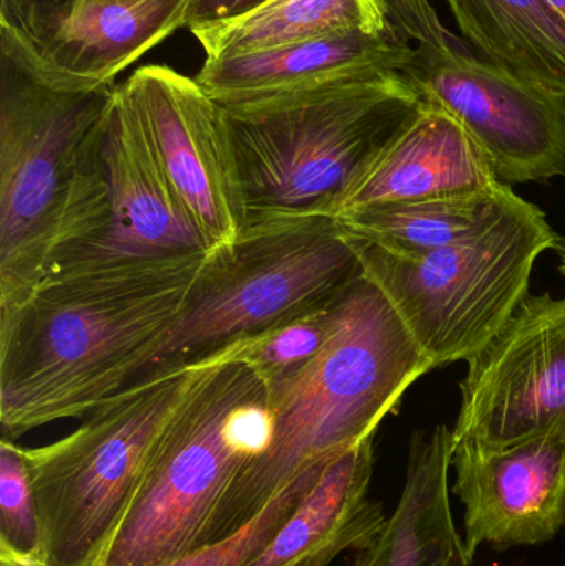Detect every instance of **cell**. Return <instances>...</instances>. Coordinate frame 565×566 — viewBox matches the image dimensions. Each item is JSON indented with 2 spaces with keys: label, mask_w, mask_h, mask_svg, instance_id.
Returning a JSON list of instances; mask_svg holds the SVG:
<instances>
[{
  "label": "cell",
  "mask_w": 565,
  "mask_h": 566,
  "mask_svg": "<svg viewBox=\"0 0 565 566\" xmlns=\"http://www.w3.org/2000/svg\"><path fill=\"white\" fill-rule=\"evenodd\" d=\"M206 258L45 281L0 315V439L85 418L122 391L168 335Z\"/></svg>",
  "instance_id": "1"
},
{
  "label": "cell",
  "mask_w": 565,
  "mask_h": 566,
  "mask_svg": "<svg viewBox=\"0 0 565 566\" xmlns=\"http://www.w3.org/2000/svg\"><path fill=\"white\" fill-rule=\"evenodd\" d=\"M433 363L367 275L338 298L327 345L269 388L271 434L236 479L209 527L218 544L258 517L302 472L374 438L407 389Z\"/></svg>",
  "instance_id": "2"
},
{
  "label": "cell",
  "mask_w": 565,
  "mask_h": 566,
  "mask_svg": "<svg viewBox=\"0 0 565 566\" xmlns=\"http://www.w3.org/2000/svg\"><path fill=\"white\" fill-rule=\"evenodd\" d=\"M423 105L404 72L221 108L241 234L334 218L345 189Z\"/></svg>",
  "instance_id": "3"
},
{
  "label": "cell",
  "mask_w": 565,
  "mask_h": 566,
  "mask_svg": "<svg viewBox=\"0 0 565 566\" xmlns=\"http://www.w3.org/2000/svg\"><path fill=\"white\" fill-rule=\"evenodd\" d=\"M269 434L261 376L232 348L206 363L163 431L98 566H158L206 547L222 499Z\"/></svg>",
  "instance_id": "4"
},
{
  "label": "cell",
  "mask_w": 565,
  "mask_h": 566,
  "mask_svg": "<svg viewBox=\"0 0 565 566\" xmlns=\"http://www.w3.org/2000/svg\"><path fill=\"white\" fill-rule=\"evenodd\" d=\"M362 275L357 242L337 219L242 232L209 252L168 335L126 386L219 358L324 308Z\"/></svg>",
  "instance_id": "5"
},
{
  "label": "cell",
  "mask_w": 565,
  "mask_h": 566,
  "mask_svg": "<svg viewBox=\"0 0 565 566\" xmlns=\"http://www.w3.org/2000/svg\"><path fill=\"white\" fill-rule=\"evenodd\" d=\"M118 86L50 75L0 27V315L45 279L83 143Z\"/></svg>",
  "instance_id": "6"
},
{
  "label": "cell",
  "mask_w": 565,
  "mask_h": 566,
  "mask_svg": "<svg viewBox=\"0 0 565 566\" xmlns=\"http://www.w3.org/2000/svg\"><path fill=\"white\" fill-rule=\"evenodd\" d=\"M205 365L133 382L96 406L72 434L25 449L43 565H100L163 431Z\"/></svg>",
  "instance_id": "7"
},
{
  "label": "cell",
  "mask_w": 565,
  "mask_h": 566,
  "mask_svg": "<svg viewBox=\"0 0 565 566\" xmlns=\"http://www.w3.org/2000/svg\"><path fill=\"white\" fill-rule=\"evenodd\" d=\"M355 242L364 274L437 368L468 361L498 335L530 295L537 259L559 238L543 211L516 195L490 228L437 251L397 254Z\"/></svg>",
  "instance_id": "8"
},
{
  "label": "cell",
  "mask_w": 565,
  "mask_h": 566,
  "mask_svg": "<svg viewBox=\"0 0 565 566\" xmlns=\"http://www.w3.org/2000/svg\"><path fill=\"white\" fill-rule=\"evenodd\" d=\"M209 252L116 92L83 143L43 282L175 268Z\"/></svg>",
  "instance_id": "9"
},
{
  "label": "cell",
  "mask_w": 565,
  "mask_h": 566,
  "mask_svg": "<svg viewBox=\"0 0 565 566\" xmlns=\"http://www.w3.org/2000/svg\"><path fill=\"white\" fill-rule=\"evenodd\" d=\"M565 429V300L527 295L468 359L453 432L460 448H510Z\"/></svg>",
  "instance_id": "10"
},
{
  "label": "cell",
  "mask_w": 565,
  "mask_h": 566,
  "mask_svg": "<svg viewBox=\"0 0 565 566\" xmlns=\"http://www.w3.org/2000/svg\"><path fill=\"white\" fill-rule=\"evenodd\" d=\"M423 102L450 113L481 146L501 182L565 176V96L523 82L464 46L418 49L405 70Z\"/></svg>",
  "instance_id": "11"
},
{
  "label": "cell",
  "mask_w": 565,
  "mask_h": 566,
  "mask_svg": "<svg viewBox=\"0 0 565 566\" xmlns=\"http://www.w3.org/2000/svg\"><path fill=\"white\" fill-rule=\"evenodd\" d=\"M156 165L209 251L241 235L234 161L221 106L168 66H143L118 88Z\"/></svg>",
  "instance_id": "12"
},
{
  "label": "cell",
  "mask_w": 565,
  "mask_h": 566,
  "mask_svg": "<svg viewBox=\"0 0 565 566\" xmlns=\"http://www.w3.org/2000/svg\"><path fill=\"white\" fill-rule=\"evenodd\" d=\"M453 492L464 505V547L541 545L565 527V429L510 448H460Z\"/></svg>",
  "instance_id": "13"
},
{
  "label": "cell",
  "mask_w": 565,
  "mask_h": 566,
  "mask_svg": "<svg viewBox=\"0 0 565 566\" xmlns=\"http://www.w3.org/2000/svg\"><path fill=\"white\" fill-rule=\"evenodd\" d=\"M417 53L397 32L355 30L264 52L209 56L196 82L221 108H238L348 80L405 72Z\"/></svg>",
  "instance_id": "14"
},
{
  "label": "cell",
  "mask_w": 565,
  "mask_h": 566,
  "mask_svg": "<svg viewBox=\"0 0 565 566\" xmlns=\"http://www.w3.org/2000/svg\"><path fill=\"white\" fill-rule=\"evenodd\" d=\"M501 185L486 153L463 125L423 102L345 189L334 219L365 206L470 195Z\"/></svg>",
  "instance_id": "15"
},
{
  "label": "cell",
  "mask_w": 565,
  "mask_h": 566,
  "mask_svg": "<svg viewBox=\"0 0 565 566\" xmlns=\"http://www.w3.org/2000/svg\"><path fill=\"white\" fill-rule=\"evenodd\" d=\"M374 474V438L325 462L271 544L249 566H328L342 552L368 547L387 524L384 509L368 497Z\"/></svg>",
  "instance_id": "16"
},
{
  "label": "cell",
  "mask_w": 565,
  "mask_h": 566,
  "mask_svg": "<svg viewBox=\"0 0 565 566\" xmlns=\"http://www.w3.org/2000/svg\"><path fill=\"white\" fill-rule=\"evenodd\" d=\"M453 432L440 424L415 432L400 501L384 531L355 552L354 566H471L450 505Z\"/></svg>",
  "instance_id": "17"
},
{
  "label": "cell",
  "mask_w": 565,
  "mask_h": 566,
  "mask_svg": "<svg viewBox=\"0 0 565 566\" xmlns=\"http://www.w3.org/2000/svg\"><path fill=\"white\" fill-rule=\"evenodd\" d=\"M189 0H82L43 45L39 65L75 83L115 82L126 66L185 27Z\"/></svg>",
  "instance_id": "18"
},
{
  "label": "cell",
  "mask_w": 565,
  "mask_h": 566,
  "mask_svg": "<svg viewBox=\"0 0 565 566\" xmlns=\"http://www.w3.org/2000/svg\"><path fill=\"white\" fill-rule=\"evenodd\" d=\"M464 39L491 65L565 96V20L550 0H447Z\"/></svg>",
  "instance_id": "19"
},
{
  "label": "cell",
  "mask_w": 565,
  "mask_h": 566,
  "mask_svg": "<svg viewBox=\"0 0 565 566\" xmlns=\"http://www.w3.org/2000/svg\"><path fill=\"white\" fill-rule=\"evenodd\" d=\"M514 196L510 186L501 185L470 195L365 206L335 219L355 241L397 254H421L480 234L500 219Z\"/></svg>",
  "instance_id": "20"
},
{
  "label": "cell",
  "mask_w": 565,
  "mask_h": 566,
  "mask_svg": "<svg viewBox=\"0 0 565 566\" xmlns=\"http://www.w3.org/2000/svg\"><path fill=\"white\" fill-rule=\"evenodd\" d=\"M395 32L377 0H269L242 19L196 30L209 56L241 55L355 32Z\"/></svg>",
  "instance_id": "21"
},
{
  "label": "cell",
  "mask_w": 565,
  "mask_h": 566,
  "mask_svg": "<svg viewBox=\"0 0 565 566\" xmlns=\"http://www.w3.org/2000/svg\"><path fill=\"white\" fill-rule=\"evenodd\" d=\"M338 298L244 345L234 346L232 353L248 363L268 388L278 385L308 365L327 345L337 323Z\"/></svg>",
  "instance_id": "22"
},
{
  "label": "cell",
  "mask_w": 565,
  "mask_h": 566,
  "mask_svg": "<svg viewBox=\"0 0 565 566\" xmlns=\"http://www.w3.org/2000/svg\"><path fill=\"white\" fill-rule=\"evenodd\" d=\"M0 558L43 564L39 507L25 449L0 439Z\"/></svg>",
  "instance_id": "23"
},
{
  "label": "cell",
  "mask_w": 565,
  "mask_h": 566,
  "mask_svg": "<svg viewBox=\"0 0 565 566\" xmlns=\"http://www.w3.org/2000/svg\"><path fill=\"white\" fill-rule=\"evenodd\" d=\"M328 461V459H327ZM312 465L302 472L294 482L287 485L281 494L272 499L271 504L259 512L241 531L224 538L218 544L206 545L199 551L191 552L185 557L176 558L158 566H249L264 548L271 544L282 525L291 517L299 502L305 497L308 489L317 481L325 462Z\"/></svg>",
  "instance_id": "24"
},
{
  "label": "cell",
  "mask_w": 565,
  "mask_h": 566,
  "mask_svg": "<svg viewBox=\"0 0 565 566\" xmlns=\"http://www.w3.org/2000/svg\"><path fill=\"white\" fill-rule=\"evenodd\" d=\"M377 3L391 29L408 42L415 40L423 52L438 55L464 46L441 23L430 0H377Z\"/></svg>",
  "instance_id": "25"
},
{
  "label": "cell",
  "mask_w": 565,
  "mask_h": 566,
  "mask_svg": "<svg viewBox=\"0 0 565 566\" xmlns=\"http://www.w3.org/2000/svg\"><path fill=\"white\" fill-rule=\"evenodd\" d=\"M82 0H0V27L15 33L27 45H43Z\"/></svg>",
  "instance_id": "26"
},
{
  "label": "cell",
  "mask_w": 565,
  "mask_h": 566,
  "mask_svg": "<svg viewBox=\"0 0 565 566\" xmlns=\"http://www.w3.org/2000/svg\"><path fill=\"white\" fill-rule=\"evenodd\" d=\"M269 0H189L182 29L196 30L242 19L265 6Z\"/></svg>",
  "instance_id": "27"
},
{
  "label": "cell",
  "mask_w": 565,
  "mask_h": 566,
  "mask_svg": "<svg viewBox=\"0 0 565 566\" xmlns=\"http://www.w3.org/2000/svg\"><path fill=\"white\" fill-rule=\"evenodd\" d=\"M0 566H45L36 564V562L9 560V558H0Z\"/></svg>",
  "instance_id": "28"
},
{
  "label": "cell",
  "mask_w": 565,
  "mask_h": 566,
  "mask_svg": "<svg viewBox=\"0 0 565 566\" xmlns=\"http://www.w3.org/2000/svg\"><path fill=\"white\" fill-rule=\"evenodd\" d=\"M550 3L557 10V12L561 13V15H563V19L565 20V0H550Z\"/></svg>",
  "instance_id": "29"
},
{
  "label": "cell",
  "mask_w": 565,
  "mask_h": 566,
  "mask_svg": "<svg viewBox=\"0 0 565 566\" xmlns=\"http://www.w3.org/2000/svg\"><path fill=\"white\" fill-rule=\"evenodd\" d=\"M561 274H563L565 277V251L563 255V261H561Z\"/></svg>",
  "instance_id": "30"
}]
</instances>
